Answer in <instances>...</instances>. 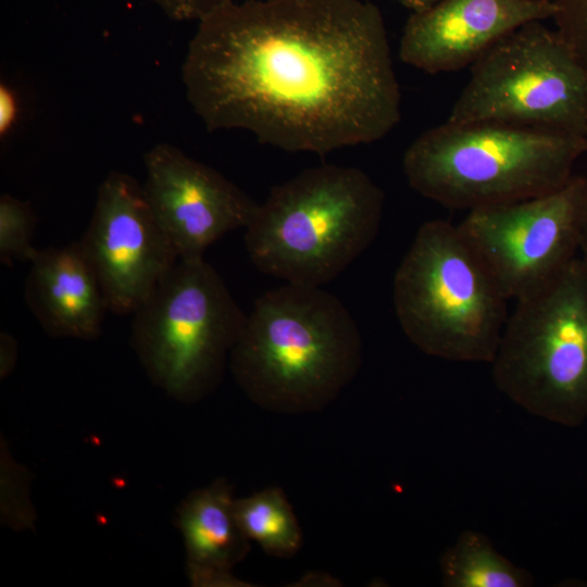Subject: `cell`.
<instances>
[{
	"label": "cell",
	"instance_id": "obj_2",
	"mask_svg": "<svg viewBox=\"0 0 587 587\" xmlns=\"http://www.w3.org/2000/svg\"><path fill=\"white\" fill-rule=\"evenodd\" d=\"M355 321L334 295L288 284L260 296L233 347L229 367L246 396L283 414L319 412L362 364Z\"/></svg>",
	"mask_w": 587,
	"mask_h": 587
},
{
	"label": "cell",
	"instance_id": "obj_4",
	"mask_svg": "<svg viewBox=\"0 0 587 587\" xmlns=\"http://www.w3.org/2000/svg\"><path fill=\"white\" fill-rule=\"evenodd\" d=\"M587 137L496 121L446 122L403 155L409 185L446 208L474 210L551 192L573 176Z\"/></svg>",
	"mask_w": 587,
	"mask_h": 587
},
{
	"label": "cell",
	"instance_id": "obj_18",
	"mask_svg": "<svg viewBox=\"0 0 587 587\" xmlns=\"http://www.w3.org/2000/svg\"><path fill=\"white\" fill-rule=\"evenodd\" d=\"M557 30L587 72V0H555Z\"/></svg>",
	"mask_w": 587,
	"mask_h": 587
},
{
	"label": "cell",
	"instance_id": "obj_14",
	"mask_svg": "<svg viewBox=\"0 0 587 587\" xmlns=\"http://www.w3.org/2000/svg\"><path fill=\"white\" fill-rule=\"evenodd\" d=\"M177 522L185 544L188 576L195 586H251L232 573L247 557L250 540L237 523L235 499L224 480L190 494L178 510Z\"/></svg>",
	"mask_w": 587,
	"mask_h": 587
},
{
	"label": "cell",
	"instance_id": "obj_5",
	"mask_svg": "<svg viewBox=\"0 0 587 587\" xmlns=\"http://www.w3.org/2000/svg\"><path fill=\"white\" fill-rule=\"evenodd\" d=\"M394 305L408 339L427 355L490 364L508 301L458 225L424 223L394 278Z\"/></svg>",
	"mask_w": 587,
	"mask_h": 587
},
{
	"label": "cell",
	"instance_id": "obj_22",
	"mask_svg": "<svg viewBox=\"0 0 587 587\" xmlns=\"http://www.w3.org/2000/svg\"><path fill=\"white\" fill-rule=\"evenodd\" d=\"M337 579L325 573L311 572L305 574L298 583L300 586H313V583H316V586H321L323 583L325 586H336Z\"/></svg>",
	"mask_w": 587,
	"mask_h": 587
},
{
	"label": "cell",
	"instance_id": "obj_7",
	"mask_svg": "<svg viewBox=\"0 0 587 587\" xmlns=\"http://www.w3.org/2000/svg\"><path fill=\"white\" fill-rule=\"evenodd\" d=\"M133 315L132 345L147 374L184 401L218 385L247 321L204 259L178 260Z\"/></svg>",
	"mask_w": 587,
	"mask_h": 587
},
{
	"label": "cell",
	"instance_id": "obj_1",
	"mask_svg": "<svg viewBox=\"0 0 587 587\" xmlns=\"http://www.w3.org/2000/svg\"><path fill=\"white\" fill-rule=\"evenodd\" d=\"M182 75L208 132L287 152L371 143L401 118L384 17L363 0H232L198 22Z\"/></svg>",
	"mask_w": 587,
	"mask_h": 587
},
{
	"label": "cell",
	"instance_id": "obj_3",
	"mask_svg": "<svg viewBox=\"0 0 587 587\" xmlns=\"http://www.w3.org/2000/svg\"><path fill=\"white\" fill-rule=\"evenodd\" d=\"M385 195L362 170L323 164L274 186L246 226L245 245L262 273L321 287L378 234Z\"/></svg>",
	"mask_w": 587,
	"mask_h": 587
},
{
	"label": "cell",
	"instance_id": "obj_13",
	"mask_svg": "<svg viewBox=\"0 0 587 587\" xmlns=\"http://www.w3.org/2000/svg\"><path fill=\"white\" fill-rule=\"evenodd\" d=\"M25 301L45 332L57 338H98L109 311L79 241L38 250L30 261Z\"/></svg>",
	"mask_w": 587,
	"mask_h": 587
},
{
	"label": "cell",
	"instance_id": "obj_20",
	"mask_svg": "<svg viewBox=\"0 0 587 587\" xmlns=\"http://www.w3.org/2000/svg\"><path fill=\"white\" fill-rule=\"evenodd\" d=\"M18 117V99L8 84H0V138L5 139Z\"/></svg>",
	"mask_w": 587,
	"mask_h": 587
},
{
	"label": "cell",
	"instance_id": "obj_15",
	"mask_svg": "<svg viewBox=\"0 0 587 587\" xmlns=\"http://www.w3.org/2000/svg\"><path fill=\"white\" fill-rule=\"evenodd\" d=\"M444 587H530V572L502 555L490 538L478 530L465 529L440 555Z\"/></svg>",
	"mask_w": 587,
	"mask_h": 587
},
{
	"label": "cell",
	"instance_id": "obj_10",
	"mask_svg": "<svg viewBox=\"0 0 587 587\" xmlns=\"http://www.w3.org/2000/svg\"><path fill=\"white\" fill-rule=\"evenodd\" d=\"M79 243L98 276L109 311L118 315L134 314L179 260L142 185L120 171L110 172L98 187Z\"/></svg>",
	"mask_w": 587,
	"mask_h": 587
},
{
	"label": "cell",
	"instance_id": "obj_9",
	"mask_svg": "<svg viewBox=\"0 0 587 587\" xmlns=\"http://www.w3.org/2000/svg\"><path fill=\"white\" fill-rule=\"evenodd\" d=\"M587 212V179L572 176L533 198L469 211L458 224L509 299L552 282L575 259Z\"/></svg>",
	"mask_w": 587,
	"mask_h": 587
},
{
	"label": "cell",
	"instance_id": "obj_16",
	"mask_svg": "<svg viewBox=\"0 0 587 587\" xmlns=\"http://www.w3.org/2000/svg\"><path fill=\"white\" fill-rule=\"evenodd\" d=\"M235 515L246 537L258 542L268 555L292 558L302 547V528L278 487H267L235 499Z\"/></svg>",
	"mask_w": 587,
	"mask_h": 587
},
{
	"label": "cell",
	"instance_id": "obj_17",
	"mask_svg": "<svg viewBox=\"0 0 587 587\" xmlns=\"http://www.w3.org/2000/svg\"><path fill=\"white\" fill-rule=\"evenodd\" d=\"M36 214L28 201L9 193L0 196V261L12 266L14 261L30 262L38 252L33 246Z\"/></svg>",
	"mask_w": 587,
	"mask_h": 587
},
{
	"label": "cell",
	"instance_id": "obj_12",
	"mask_svg": "<svg viewBox=\"0 0 587 587\" xmlns=\"http://www.w3.org/2000/svg\"><path fill=\"white\" fill-rule=\"evenodd\" d=\"M555 11L552 0H439L412 12L399 57L430 74L458 71L519 27L553 17Z\"/></svg>",
	"mask_w": 587,
	"mask_h": 587
},
{
	"label": "cell",
	"instance_id": "obj_19",
	"mask_svg": "<svg viewBox=\"0 0 587 587\" xmlns=\"http://www.w3.org/2000/svg\"><path fill=\"white\" fill-rule=\"evenodd\" d=\"M232 0H153L172 20L201 21Z\"/></svg>",
	"mask_w": 587,
	"mask_h": 587
},
{
	"label": "cell",
	"instance_id": "obj_21",
	"mask_svg": "<svg viewBox=\"0 0 587 587\" xmlns=\"http://www.w3.org/2000/svg\"><path fill=\"white\" fill-rule=\"evenodd\" d=\"M16 348L14 337L2 332L0 335L1 377H5L13 369L16 359Z\"/></svg>",
	"mask_w": 587,
	"mask_h": 587
},
{
	"label": "cell",
	"instance_id": "obj_8",
	"mask_svg": "<svg viewBox=\"0 0 587 587\" xmlns=\"http://www.w3.org/2000/svg\"><path fill=\"white\" fill-rule=\"evenodd\" d=\"M447 121H496L587 137V72L558 30L527 23L471 65Z\"/></svg>",
	"mask_w": 587,
	"mask_h": 587
},
{
	"label": "cell",
	"instance_id": "obj_23",
	"mask_svg": "<svg viewBox=\"0 0 587 587\" xmlns=\"http://www.w3.org/2000/svg\"><path fill=\"white\" fill-rule=\"evenodd\" d=\"M401 5L405 7L407 9L411 10L412 12H419L423 11L433 4H435L439 0H396Z\"/></svg>",
	"mask_w": 587,
	"mask_h": 587
},
{
	"label": "cell",
	"instance_id": "obj_11",
	"mask_svg": "<svg viewBox=\"0 0 587 587\" xmlns=\"http://www.w3.org/2000/svg\"><path fill=\"white\" fill-rule=\"evenodd\" d=\"M147 201L179 260L204 259L227 233L246 228L259 203L215 168L160 142L143 154Z\"/></svg>",
	"mask_w": 587,
	"mask_h": 587
},
{
	"label": "cell",
	"instance_id": "obj_6",
	"mask_svg": "<svg viewBox=\"0 0 587 587\" xmlns=\"http://www.w3.org/2000/svg\"><path fill=\"white\" fill-rule=\"evenodd\" d=\"M490 363L497 389L527 413L566 427L587 420V264L515 301Z\"/></svg>",
	"mask_w": 587,
	"mask_h": 587
},
{
	"label": "cell",
	"instance_id": "obj_24",
	"mask_svg": "<svg viewBox=\"0 0 587 587\" xmlns=\"http://www.w3.org/2000/svg\"><path fill=\"white\" fill-rule=\"evenodd\" d=\"M579 250L582 251L580 258L587 264V212H586Z\"/></svg>",
	"mask_w": 587,
	"mask_h": 587
}]
</instances>
